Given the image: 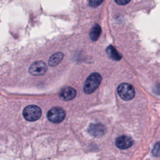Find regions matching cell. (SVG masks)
<instances>
[{"mask_svg":"<svg viewBox=\"0 0 160 160\" xmlns=\"http://www.w3.org/2000/svg\"><path fill=\"white\" fill-rule=\"evenodd\" d=\"M101 79V75L98 72H93L90 74L84 83V92L86 94H91L94 92L99 87Z\"/></svg>","mask_w":160,"mask_h":160,"instance_id":"6da1fadb","label":"cell"},{"mask_svg":"<svg viewBox=\"0 0 160 160\" xmlns=\"http://www.w3.org/2000/svg\"><path fill=\"white\" fill-rule=\"evenodd\" d=\"M119 96L125 101H129L134 98L135 91L133 86L128 83H122L118 87Z\"/></svg>","mask_w":160,"mask_h":160,"instance_id":"7a4b0ae2","label":"cell"},{"mask_svg":"<svg viewBox=\"0 0 160 160\" xmlns=\"http://www.w3.org/2000/svg\"><path fill=\"white\" fill-rule=\"evenodd\" d=\"M41 109L35 105L28 106L22 111L24 118L29 121H35L39 119L41 116Z\"/></svg>","mask_w":160,"mask_h":160,"instance_id":"3957f363","label":"cell"},{"mask_svg":"<svg viewBox=\"0 0 160 160\" xmlns=\"http://www.w3.org/2000/svg\"><path fill=\"white\" fill-rule=\"evenodd\" d=\"M66 116L64 109L60 107H54L51 109L47 114L48 119L53 123H59L62 122Z\"/></svg>","mask_w":160,"mask_h":160,"instance_id":"277c9868","label":"cell"},{"mask_svg":"<svg viewBox=\"0 0 160 160\" xmlns=\"http://www.w3.org/2000/svg\"><path fill=\"white\" fill-rule=\"evenodd\" d=\"M48 70V66L45 62L38 61L33 62L29 68V72L33 76H39L44 74Z\"/></svg>","mask_w":160,"mask_h":160,"instance_id":"5b68a950","label":"cell"},{"mask_svg":"<svg viewBox=\"0 0 160 160\" xmlns=\"http://www.w3.org/2000/svg\"><path fill=\"white\" fill-rule=\"evenodd\" d=\"M88 132L95 137H100L106 132L105 127L99 123L91 124L88 128Z\"/></svg>","mask_w":160,"mask_h":160,"instance_id":"8992f818","label":"cell"},{"mask_svg":"<svg viewBox=\"0 0 160 160\" xmlns=\"http://www.w3.org/2000/svg\"><path fill=\"white\" fill-rule=\"evenodd\" d=\"M132 143V138L127 136H119L116 141V146L121 149H126L130 148Z\"/></svg>","mask_w":160,"mask_h":160,"instance_id":"52a82bcc","label":"cell"},{"mask_svg":"<svg viewBox=\"0 0 160 160\" xmlns=\"http://www.w3.org/2000/svg\"><path fill=\"white\" fill-rule=\"evenodd\" d=\"M76 91L71 87H66L60 92L59 96L61 99L65 101H69L75 98Z\"/></svg>","mask_w":160,"mask_h":160,"instance_id":"ba28073f","label":"cell"},{"mask_svg":"<svg viewBox=\"0 0 160 160\" xmlns=\"http://www.w3.org/2000/svg\"><path fill=\"white\" fill-rule=\"evenodd\" d=\"M64 54L61 52H58L53 54L49 58L48 63L51 66H57L63 59Z\"/></svg>","mask_w":160,"mask_h":160,"instance_id":"9c48e42d","label":"cell"},{"mask_svg":"<svg viewBox=\"0 0 160 160\" xmlns=\"http://www.w3.org/2000/svg\"><path fill=\"white\" fill-rule=\"evenodd\" d=\"M106 53L111 59L115 61H119L122 58V56L112 45H109L106 48Z\"/></svg>","mask_w":160,"mask_h":160,"instance_id":"30bf717a","label":"cell"},{"mask_svg":"<svg viewBox=\"0 0 160 160\" xmlns=\"http://www.w3.org/2000/svg\"><path fill=\"white\" fill-rule=\"evenodd\" d=\"M101 33V28L99 24H96L94 25V26L92 28L89 33V38L93 41H97L99 37L100 36Z\"/></svg>","mask_w":160,"mask_h":160,"instance_id":"8fae6325","label":"cell"},{"mask_svg":"<svg viewBox=\"0 0 160 160\" xmlns=\"http://www.w3.org/2000/svg\"><path fill=\"white\" fill-rule=\"evenodd\" d=\"M103 1L104 0H89V3L91 7L96 8L99 6L103 2Z\"/></svg>","mask_w":160,"mask_h":160,"instance_id":"7c38bea8","label":"cell"},{"mask_svg":"<svg viewBox=\"0 0 160 160\" xmlns=\"http://www.w3.org/2000/svg\"><path fill=\"white\" fill-rule=\"evenodd\" d=\"M152 153H153L154 156H159V142H158L156 143V144L154 146V149L152 150Z\"/></svg>","mask_w":160,"mask_h":160,"instance_id":"4fadbf2b","label":"cell"},{"mask_svg":"<svg viewBox=\"0 0 160 160\" xmlns=\"http://www.w3.org/2000/svg\"><path fill=\"white\" fill-rule=\"evenodd\" d=\"M131 0H114V1L119 5H126L130 2Z\"/></svg>","mask_w":160,"mask_h":160,"instance_id":"5bb4252c","label":"cell"}]
</instances>
